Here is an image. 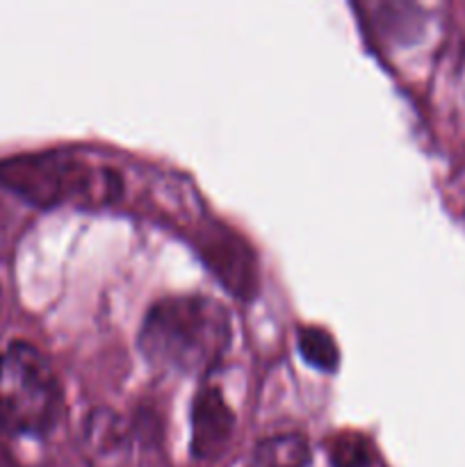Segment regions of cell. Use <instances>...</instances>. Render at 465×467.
Here are the masks:
<instances>
[{
	"label": "cell",
	"mask_w": 465,
	"mask_h": 467,
	"mask_svg": "<svg viewBox=\"0 0 465 467\" xmlns=\"http://www.w3.org/2000/svg\"><path fill=\"white\" fill-rule=\"evenodd\" d=\"M232 342L226 306L205 295H178L155 301L141 322L140 354L162 372L205 377L214 372Z\"/></svg>",
	"instance_id": "1"
},
{
	"label": "cell",
	"mask_w": 465,
	"mask_h": 467,
	"mask_svg": "<svg viewBox=\"0 0 465 467\" xmlns=\"http://www.w3.org/2000/svg\"><path fill=\"white\" fill-rule=\"evenodd\" d=\"M0 185L27 203L55 208L62 203H108L121 192L112 169H94L68 150H44L0 160Z\"/></svg>",
	"instance_id": "2"
},
{
	"label": "cell",
	"mask_w": 465,
	"mask_h": 467,
	"mask_svg": "<svg viewBox=\"0 0 465 467\" xmlns=\"http://www.w3.org/2000/svg\"><path fill=\"white\" fill-rule=\"evenodd\" d=\"M201 258L217 274L219 281L232 295L249 299L258 290V267H255L253 251L242 237L228 228L214 223L199 240Z\"/></svg>",
	"instance_id": "4"
},
{
	"label": "cell",
	"mask_w": 465,
	"mask_h": 467,
	"mask_svg": "<svg viewBox=\"0 0 465 467\" xmlns=\"http://www.w3.org/2000/svg\"><path fill=\"white\" fill-rule=\"evenodd\" d=\"M296 347L299 354L310 368L319 372H336L340 365V351H337L336 340L326 328L305 327L296 333Z\"/></svg>",
	"instance_id": "8"
},
{
	"label": "cell",
	"mask_w": 465,
	"mask_h": 467,
	"mask_svg": "<svg viewBox=\"0 0 465 467\" xmlns=\"http://www.w3.org/2000/svg\"><path fill=\"white\" fill-rule=\"evenodd\" d=\"M0 306H3V292H0Z\"/></svg>",
	"instance_id": "10"
},
{
	"label": "cell",
	"mask_w": 465,
	"mask_h": 467,
	"mask_svg": "<svg viewBox=\"0 0 465 467\" xmlns=\"http://www.w3.org/2000/svg\"><path fill=\"white\" fill-rule=\"evenodd\" d=\"M62 413V386L50 360L16 340L0 354V427L12 436L41 438Z\"/></svg>",
	"instance_id": "3"
},
{
	"label": "cell",
	"mask_w": 465,
	"mask_h": 467,
	"mask_svg": "<svg viewBox=\"0 0 465 467\" xmlns=\"http://www.w3.org/2000/svg\"><path fill=\"white\" fill-rule=\"evenodd\" d=\"M328 461H331V467H369L374 463V450L365 436L345 433L331 441Z\"/></svg>",
	"instance_id": "9"
},
{
	"label": "cell",
	"mask_w": 465,
	"mask_h": 467,
	"mask_svg": "<svg viewBox=\"0 0 465 467\" xmlns=\"http://www.w3.org/2000/svg\"><path fill=\"white\" fill-rule=\"evenodd\" d=\"M80 445L89 467H137L135 431L108 406H98L87 415Z\"/></svg>",
	"instance_id": "5"
},
{
	"label": "cell",
	"mask_w": 465,
	"mask_h": 467,
	"mask_svg": "<svg viewBox=\"0 0 465 467\" xmlns=\"http://www.w3.org/2000/svg\"><path fill=\"white\" fill-rule=\"evenodd\" d=\"M235 429V415L223 400L222 390L203 386L191 404V454L194 459L212 461L223 454Z\"/></svg>",
	"instance_id": "6"
},
{
	"label": "cell",
	"mask_w": 465,
	"mask_h": 467,
	"mask_svg": "<svg viewBox=\"0 0 465 467\" xmlns=\"http://www.w3.org/2000/svg\"><path fill=\"white\" fill-rule=\"evenodd\" d=\"M310 461V445L301 433L264 438L253 450V467H308Z\"/></svg>",
	"instance_id": "7"
}]
</instances>
